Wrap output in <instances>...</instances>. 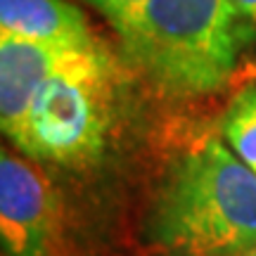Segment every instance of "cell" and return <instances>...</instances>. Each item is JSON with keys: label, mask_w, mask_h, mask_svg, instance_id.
Returning <instances> with one entry per match:
<instances>
[{"label": "cell", "mask_w": 256, "mask_h": 256, "mask_svg": "<svg viewBox=\"0 0 256 256\" xmlns=\"http://www.w3.org/2000/svg\"><path fill=\"white\" fill-rule=\"evenodd\" d=\"M244 48L256 40V0H230Z\"/></svg>", "instance_id": "8"}, {"label": "cell", "mask_w": 256, "mask_h": 256, "mask_svg": "<svg viewBox=\"0 0 256 256\" xmlns=\"http://www.w3.org/2000/svg\"><path fill=\"white\" fill-rule=\"evenodd\" d=\"M226 145L256 174V88L240 90L220 119Z\"/></svg>", "instance_id": "7"}, {"label": "cell", "mask_w": 256, "mask_h": 256, "mask_svg": "<svg viewBox=\"0 0 256 256\" xmlns=\"http://www.w3.org/2000/svg\"><path fill=\"white\" fill-rule=\"evenodd\" d=\"M232 256H256V247H249L244 252H240V254H232Z\"/></svg>", "instance_id": "10"}, {"label": "cell", "mask_w": 256, "mask_h": 256, "mask_svg": "<svg viewBox=\"0 0 256 256\" xmlns=\"http://www.w3.org/2000/svg\"><path fill=\"white\" fill-rule=\"evenodd\" d=\"M145 238L164 256H232L256 247V174L226 140L206 138L166 171Z\"/></svg>", "instance_id": "1"}, {"label": "cell", "mask_w": 256, "mask_h": 256, "mask_svg": "<svg viewBox=\"0 0 256 256\" xmlns=\"http://www.w3.org/2000/svg\"><path fill=\"white\" fill-rule=\"evenodd\" d=\"M74 52V48L0 36V126L14 147L22 140L36 92L50 78V74Z\"/></svg>", "instance_id": "5"}, {"label": "cell", "mask_w": 256, "mask_h": 256, "mask_svg": "<svg viewBox=\"0 0 256 256\" xmlns=\"http://www.w3.org/2000/svg\"><path fill=\"white\" fill-rule=\"evenodd\" d=\"M0 36L74 50L100 43L83 10L69 0H0Z\"/></svg>", "instance_id": "6"}, {"label": "cell", "mask_w": 256, "mask_h": 256, "mask_svg": "<svg viewBox=\"0 0 256 256\" xmlns=\"http://www.w3.org/2000/svg\"><path fill=\"white\" fill-rule=\"evenodd\" d=\"M62 230V197L38 162L0 154L2 256H52Z\"/></svg>", "instance_id": "4"}, {"label": "cell", "mask_w": 256, "mask_h": 256, "mask_svg": "<svg viewBox=\"0 0 256 256\" xmlns=\"http://www.w3.org/2000/svg\"><path fill=\"white\" fill-rule=\"evenodd\" d=\"M112 28L124 62L174 98L220 90L247 50L230 0H145Z\"/></svg>", "instance_id": "2"}, {"label": "cell", "mask_w": 256, "mask_h": 256, "mask_svg": "<svg viewBox=\"0 0 256 256\" xmlns=\"http://www.w3.org/2000/svg\"><path fill=\"white\" fill-rule=\"evenodd\" d=\"M81 2H86L88 8H92L98 14H102V17L114 26L116 22H121L128 12H133V10H136L140 2H145V0H81Z\"/></svg>", "instance_id": "9"}, {"label": "cell", "mask_w": 256, "mask_h": 256, "mask_svg": "<svg viewBox=\"0 0 256 256\" xmlns=\"http://www.w3.org/2000/svg\"><path fill=\"white\" fill-rule=\"evenodd\" d=\"M114 74L102 43L66 57L31 102L19 152L38 164L69 168L98 162L110 136Z\"/></svg>", "instance_id": "3"}]
</instances>
